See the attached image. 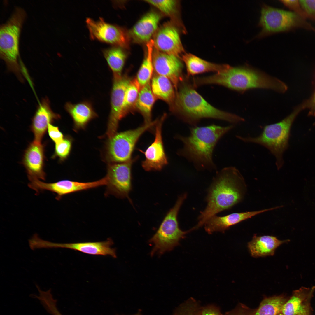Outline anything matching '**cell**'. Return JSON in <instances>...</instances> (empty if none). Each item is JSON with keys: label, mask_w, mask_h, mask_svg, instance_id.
Here are the masks:
<instances>
[{"label": "cell", "mask_w": 315, "mask_h": 315, "mask_svg": "<svg viewBox=\"0 0 315 315\" xmlns=\"http://www.w3.org/2000/svg\"><path fill=\"white\" fill-rule=\"evenodd\" d=\"M189 79L185 76L180 82L172 111L185 123L195 127L201 120L205 118L232 124L245 121L241 116L219 110L210 105L195 90Z\"/></svg>", "instance_id": "obj_4"}, {"label": "cell", "mask_w": 315, "mask_h": 315, "mask_svg": "<svg viewBox=\"0 0 315 315\" xmlns=\"http://www.w3.org/2000/svg\"><path fill=\"white\" fill-rule=\"evenodd\" d=\"M141 88L136 78L131 79L125 93L121 113L122 119L135 109Z\"/></svg>", "instance_id": "obj_30"}, {"label": "cell", "mask_w": 315, "mask_h": 315, "mask_svg": "<svg viewBox=\"0 0 315 315\" xmlns=\"http://www.w3.org/2000/svg\"><path fill=\"white\" fill-rule=\"evenodd\" d=\"M304 108L302 104L280 121L265 126L260 134L256 137L236 135V137L244 142L257 144L267 148L274 156L276 166L279 170L284 164L283 154L288 147L292 123L298 113Z\"/></svg>", "instance_id": "obj_5"}, {"label": "cell", "mask_w": 315, "mask_h": 315, "mask_svg": "<svg viewBox=\"0 0 315 315\" xmlns=\"http://www.w3.org/2000/svg\"><path fill=\"white\" fill-rule=\"evenodd\" d=\"M86 22L91 38L123 48H128L129 38L123 28L107 23L101 18L97 21L88 18Z\"/></svg>", "instance_id": "obj_11"}, {"label": "cell", "mask_w": 315, "mask_h": 315, "mask_svg": "<svg viewBox=\"0 0 315 315\" xmlns=\"http://www.w3.org/2000/svg\"><path fill=\"white\" fill-rule=\"evenodd\" d=\"M161 17L154 11L148 12L135 24L130 32L131 38L134 42L146 43L157 31Z\"/></svg>", "instance_id": "obj_21"}, {"label": "cell", "mask_w": 315, "mask_h": 315, "mask_svg": "<svg viewBox=\"0 0 315 315\" xmlns=\"http://www.w3.org/2000/svg\"><path fill=\"white\" fill-rule=\"evenodd\" d=\"M25 11L16 7L7 21L1 26L0 56L8 70L23 82L21 66L18 62L19 40L21 29L26 17Z\"/></svg>", "instance_id": "obj_6"}, {"label": "cell", "mask_w": 315, "mask_h": 315, "mask_svg": "<svg viewBox=\"0 0 315 315\" xmlns=\"http://www.w3.org/2000/svg\"><path fill=\"white\" fill-rule=\"evenodd\" d=\"M200 315H222V314L217 308L213 306H209L202 309Z\"/></svg>", "instance_id": "obj_38"}, {"label": "cell", "mask_w": 315, "mask_h": 315, "mask_svg": "<svg viewBox=\"0 0 315 315\" xmlns=\"http://www.w3.org/2000/svg\"><path fill=\"white\" fill-rule=\"evenodd\" d=\"M277 315H282L281 314V313H279V314H278Z\"/></svg>", "instance_id": "obj_42"}, {"label": "cell", "mask_w": 315, "mask_h": 315, "mask_svg": "<svg viewBox=\"0 0 315 315\" xmlns=\"http://www.w3.org/2000/svg\"><path fill=\"white\" fill-rule=\"evenodd\" d=\"M72 146V141L67 137L64 138L61 142L55 144L54 154L52 157H57L61 161L66 159L69 155Z\"/></svg>", "instance_id": "obj_34"}, {"label": "cell", "mask_w": 315, "mask_h": 315, "mask_svg": "<svg viewBox=\"0 0 315 315\" xmlns=\"http://www.w3.org/2000/svg\"><path fill=\"white\" fill-rule=\"evenodd\" d=\"M181 60L175 56L156 49L153 50V62L155 73L168 78L173 84L176 92L180 82L185 76L182 73L183 64Z\"/></svg>", "instance_id": "obj_16"}, {"label": "cell", "mask_w": 315, "mask_h": 315, "mask_svg": "<svg viewBox=\"0 0 315 315\" xmlns=\"http://www.w3.org/2000/svg\"><path fill=\"white\" fill-rule=\"evenodd\" d=\"M230 315H248L247 314L245 313V312L243 311L241 312L239 311V312L234 313Z\"/></svg>", "instance_id": "obj_40"}, {"label": "cell", "mask_w": 315, "mask_h": 315, "mask_svg": "<svg viewBox=\"0 0 315 315\" xmlns=\"http://www.w3.org/2000/svg\"><path fill=\"white\" fill-rule=\"evenodd\" d=\"M103 52L108 66L113 72V78L121 76L127 57L123 48L113 46L104 49Z\"/></svg>", "instance_id": "obj_28"}, {"label": "cell", "mask_w": 315, "mask_h": 315, "mask_svg": "<svg viewBox=\"0 0 315 315\" xmlns=\"http://www.w3.org/2000/svg\"><path fill=\"white\" fill-rule=\"evenodd\" d=\"M146 55L138 71L136 77L141 88L150 82L154 68L153 62L154 41L151 39L146 44Z\"/></svg>", "instance_id": "obj_29"}, {"label": "cell", "mask_w": 315, "mask_h": 315, "mask_svg": "<svg viewBox=\"0 0 315 315\" xmlns=\"http://www.w3.org/2000/svg\"><path fill=\"white\" fill-rule=\"evenodd\" d=\"M113 244V241L109 238L105 241L97 242L60 243L50 242L48 246L49 248H66L90 255H109L116 258V250L111 247Z\"/></svg>", "instance_id": "obj_20"}, {"label": "cell", "mask_w": 315, "mask_h": 315, "mask_svg": "<svg viewBox=\"0 0 315 315\" xmlns=\"http://www.w3.org/2000/svg\"><path fill=\"white\" fill-rule=\"evenodd\" d=\"M107 183L106 176L98 180L86 182L64 180L47 183L37 180L34 182L33 186L37 192L46 190L56 194V199L59 200L66 195L106 185Z\"/></svg>", "instance_id": "obj_14"}, {"label": "cell", "mask_w": 315, "mask_h": 315, "mask_svg": "<svg viewBox=\"0 0 315 315\" xmlns=\"http://www.w3.org/2000/svg\"><path fill=\"white\" fill-rule=\"evenodd\" d=\"M246 189L244 179L236 167H227L218 172L208 189L206 199L207 204L200 212L198 223L195 226V229L204 225L211 217L240 202Z\"/></svg>", "instance_id": "obj_1"}, {"label": "cell", "mask_w": 315, "mask_h": 315, "mask_svg": "<svg viewBox=\"0 0 315 315\" xmlns=\"http://www.w3.org/2000/svg\"><path fill=\"white\" fill-rule=\"evenodd\" d=\"M156 99L151 90L150 82L141 88L135 109L143 116L144 124L149 123L152 121V110Z\"/></svg>", "instance_id": "obj_27"}, {"label": "cell", "mask_w": 315, "mask_h": 315, "mask_svg": "<svg viewBox=\"0 0 315 315\" xmlns=\"http://www.w3.org/2000/svg\"><path fill=\"white\" fill-rule=\"evenodd\" d=\"M301 287L295 291L292 297L283 306L282 315H309V300L315 289Z\"/></svg>", "instance_id": "obj_22"}, {"label": "cell", "mask_w": 315, "mask_h": 315, "mask_svg": "<svg viewBox=\"0 0 315 315\" xmlns=\"http://www.w3.org/2000/svg\"><path fill=\"white\" fill-rule=\"evenodd\" d=\"M234 127L232 125L192 127L190 128L189 135L176 136L175 138L183 144V147L177 154L191 163L198 170H215L214 150L220 139Z\"/></svg>", "instance_id": "obj_2"}, {"label": "cell", "mask_w": 315, "mask_h": 315, "mask_svg": "<svg viewBox=\"0 0 315 315\" xmlns=\"http://www.w3.org/2000/svg\"><path fill=\"white\" fill-rule=\"evenodd\" d=\"M47 130L50 137L55 144L61 142L64 139L63 135L59 130L58 127L50 123Z\"/></svg>", "instance_id": "obj_37"}, {"label": "cell", "mask_w": 315, "mask_h": 315, "mask_svg": "<svg viewBox=\"0 0 315 315\" xmlns=\"http://www.w3.org/2000/svg\"><path fill=\"white\" fill-rule=\"evenodd\" d=\"M175 24L167 22L157 30L154 36V46L162 52L175 56L181 59L185 53L178 29Z\"/></svg>", "instance_id": "obj_13"}, {"label": "cell", "mask_w": 315, "mask_h": 315, "mask_svg": "<svg viewBox=\"0 0 315 315\" xmlns=\"http://www.w3.org/2000/svg\"><path fill=\"white\" fill-rule=\"evenodd\" d=\"M64 107L72 117L76 129L84 128L89 121L98 116L91 103L89 101L76 104L68 102Z\"/></svg>", "instance_id": "obj_25"}, {"label": "cell", "mask_w": 315, "mask_h": 315, "mask_svg": "<svg viewBox=\"0 0 315 315\" xmlns=\"http://www.w3.org/2000/svg\"><path fill=\"white\" fill-rule=\"evenodd\" d=\"M280 1L285 6L293 10L294 13L304 19H305L307 17L306 14L301 6L299 1L282 0Z\"/></svg>", "instance_id": "obj_35"}, {"label": "cell", "mask_w": 315, "mask_h": 315, "mask_svg": "<svg viewBox=\"0 0 315 315\" xmlns=\"http://www.w3.org/2000/svg\"><path fill=\"white\" fill-rule=\"evenodd\" d=\"M142 315V314H141V312H140V311H139V312H138L136 314H134V315Z\"/></svg>", "instance_id": "obj_41"}, {"label": "cell", "mask_w": 315, "mask_h": 315, "mask_svg": "<svg viewBox=\"0 0 315 315\" xmlns=\"http://www.w3.org/2000/svg\"><path fill=\"white\" fill-rule=\"evenodd\" d=\"M196 87L215 84L243 93L250 89L260 88L283 93L287 85L280 80L247 65L234 67L228 65L224 71L212 75L193 78Z\"/></svg>", "instance_id": "obj_3"}, {"label": "cell", "mask_w": 315, "mask_h": 315, "mask_svg": "<svg viewBox=\"0 0 315 315\" xmlns=\"http://www.w3.org/2000/svg\"><path fill=\"white\" fill-rule=\"evenodd\" d=\"M181 60L184 63L187 72L186 76L209 72L218 73L225 70L227 64L212 63L203 60L190 53H184Z\"/></svg>", "instance_id": "obj_24"}, {"label": "cell", "mask_w": 315, "mask_h": 315, "mask_svg": "<svg viewBox=\"0 0 315 315\" xmlns=\"http://www.w3.org/2000/svg\"><path fill=\"white\" fill-rule=\"evenodd\" d=\"M307 17L315 20V0H299Z\"/></svg>", "instance_id": "obj_36"}, {"label": "cell", "mask_w": 315, "mask_h": 315, "mask_svg": "<svg viewBox=\"0 0 315 315\" xmlns=\"http://www.w3.org/2000/svg\"><path fill=\"white\" fill-rule=\"evenodd\" d=\"M187 196L183 194L178 198L174 206L168 212L155 234L149 240L153 245L150 254L155 253L161 256L170 251L178 246L180 240L187 233L193 230L192 228L187 231L179 228L177 216L180 209Z\"/></svg>", "instance_id": "obj_7"}, {"label": "cell", "mask_w": 315, "mask_h": 315, "mask_svg": "<svg viewBox=\"0 0 315 315\" xmlns=\"http://www.w3.org/2000/svg\"><path fill=\"white\" fill-rule=\"evenodd\" d=\"M279 208L278 206L258 211L235 213L222 216L214 215L205 223L204 229L210 234L216 232H224L231 226L243 221L263 212Z\"/></svg>", "instance_id": "obj_17"}, {"label": "cell", "mask_w": 315, "mask_h": 315, "mask_svg": "<svg viewBox=\"0 0 315 315\" xmlns=\"http://www.w3.org/2000/svg\"><path fill=\"white\" fill-rule=\"evenodd\" d=\"M258 25L261 28L257 37H262L300 27L313 30L305 19L296 13L265 4L261 7Z\"/></svg>", "instance_id": "obj_8"}, {"label": "cell", "mask_w": 315, "mask_h": 315, "mask_svg": "<svg viewBox=\"0 0 315 315\" xmlns=\"http://www.w3.org/2000/svg\"><path fill=\"white\" fill-rule=\"evenodd\" d=\"M131 79L126 74L113 78L111 95V111L106 134L110 138L117 132L121 113L125 92Z\"/></svg>", "instance_id": "obj_12"}, {"label": "cell", "mask_w": 315, "mask_h": 315, "mask_svg": "<svg viewBox=\"0 0 315 315\" xmlns=\"http://www.w3.org/2000/svg\"><path fill=\"white\" fill-rule=\"evenodd\" d=\"M285 303L284 299L281 296L266 298L261 302L254 315H277L281 313Z\"/></svg>", "instance_id": "obj_31"}, {"label": "cell", "mask_w": 315, "mask_h": 315, "mask_svg": "<svg viewBox=\"0 0 315 315\" xmlns=\"http://www.w3.org/2000/svg\"><path fill=\"white\" fill-rule=\"evenodd\" d=\"M303 104L305 108H308L309 110V114L310 115H315V92L312 97L308 100L305 101Z\"/></svg>", "instance_id": "obj_39"}, {"label": "cell", "mask_w": 315, "mask_h": 315, "mask_svg": "<svg viewBox=\"0 0 315 315\" xmlns=\"http://www.w3.org/2000/svg\"><path fill=\"white\" fill-rule=\"evenodd\" d=\"M150 85L152 92L156 99L162 100L167 103L172 111L176 92L170 80L165 76L155 73L151 79Z\"/></svg>", "instance_id": "obj_26"}, {"label": "cell", "mask_w": 315, "mask_h": 315, "mask_svg": "<svg viewBox=\"0 0 315 315\" xmlns=\"http://www.w3.org/2000/svg\"><path fill=\"white\" fill-rule=\"evenodd\" d=\"M202 309L195 301L190 299L180 306L173 315H200Z\"/></svg>", "instance_id": "obj_33"}, {"label": "cell", "mask_w": 315, "mask_h": 315, "mask_svg": "<svg viewBox=\"0 0 315 315\" xmlns=\"http://www.w3.org/2000/svg\"><path fill=\"white\" fill-rule=\"evenodd\" d=\"M44 147L41 143L33 141L25 150L23 163L26 170L29 180L33 179L45 180L44 171Z\"/></svg>", "instance_id": "obj_18"}, {"label": "cell", "mask_w": 315, "mask_h": 315, "mask_svg": "<svg viewBox=\"0 0 315 315\" xmlns=\"http://www.w3.org/2000/svg\"><path fill=\"white\" fill-rule=\"evenodd\" d=\"M289 241V240H280L272 236H257L254 235L252 240L248 243V247L253 257L273 256L279 246Z\"/></svg>", "instance_id": "obj_23"}, {"label": "cell", "mask_w": 315, "mask_h": 315, "mask_svg": "<svg viewBox=\"0 0 315 315\" xmlns=\"http://www.w3.org/2000/svg\"><path fill=\"white\" fill-rule=\"evenodd\" d=\"M60 118L59 114L51 109L48 99L46 97L43 98L32 120L31 129L34 136V141L41 143L49 124Z\"/></svg>", "instance_id": "obj_19"}, {"label": "cell", "mask_w": 315, "mask_h": 315, "mask_svg": "<svg viewBox=\"0 0 315 315\" xmlns=\"http://www.w3.org/2000/svg\"><path fill=\"white\" fill-rule=\"evenodd\" d=\"M158 119L144 124L135 129L116 133L109 139L107 147V154L110 162L120 163L128 161L132 155L135 145L141 135L153 128Z\"/></svg>", "instance_id": "obj_9"}, {"label": "cell", "mask_w": 315, "mask_h": 315, "mask_svg": "<svg viewBox=\"0 0 315 315\" xmlns=\"http://www.w3.org/2000/svg\"><path fill=\"white\" fill-rule=\"evenodd\" d=\"M137 158L124 162L109 166L106 176L107 183L105 195H112L130 201L129 194L132 189V168Z\"/></svg>", "instance_id": "obj_10"}, {"label": "cell", "mask_w": 315, "mask_h": 315, "mask_svg": "<svg viewBox=\"0 0 315 315\" xmlns=\"http://www.w3.org/2000/svg\"><path fill=\"white\" fill-rule=\"evenodd\" d=\"M166 117V114H164L156 123L153 142L144 152L140 150L145 155V159L142 162V166L146 171L161 170L168 163L162 136V125Z\"/></svg>", "instance_id": "obj_15"}, {"label": "cell", "mask_w": 315, "mask_h": 315, "mask_svg": "<svg viewBox=\"0 0 315 315\" xmlns=\"http://www.w3.org/2000/svg\"><path fill=\"white\" fill-rule=\"evenodd\" d=\"M155 7L165 15L172 18L174 23L177 24L175 16L177 12L178 2L173 0H145Z\"/></svg>", "instance_id": "obj_32"}]
</instances>
